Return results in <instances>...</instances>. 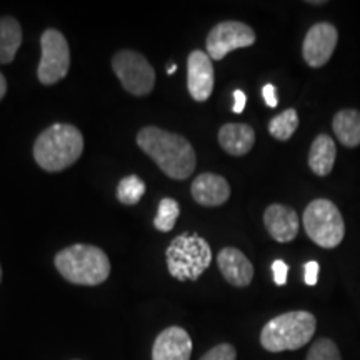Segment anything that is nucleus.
<instances>
[{
	"label": "nucleus",
	"mask_w": 360,
	"mask_h": 360,
	"mask_svg": "<svg viewBox=\"0 0 360 360\" xmlns=\"http://www.w3.org/2000/svg\"><path fill=\"white\" fill-rule=\"evenodd\" d=\"M56 269L62 277L75 285L96 287L110 276V260L96 245L75 244L65 247L53 259Z\"/></svg>",
	"instance_id": "3"
},
{
	"label": "nucleus",
	"mask_w": 360,
	"mask_h": 360,
	"mask_svg": "<svg viewBox=\"0 0 360 360\" xmlns=\"http://www.w3.org/2000/svg\"><path fill=\"white\" fill-rule=\"evenodd\" d=\"M304 227L310 240L322 249H335L344 240L345 224L334 202L317 199L305 207Z\"/></svg>",
	"instance_id": "6"
},
{
	"label": "nucleus",
	"mask_w": 360,
	"mask_h": 360,
	"mask_svg": "<svg viewBox=\"0 0 360 360\" xmlns=\"http://www.w3.org/2000/svg\"><path fill=\"white\" fill-rule=\"evenodd\" d=\"M233 114H242V112H244V109H245V102H247V97H245V94L242 92V90H236V92H233Z\"/></svg>",
	"instance_id": "28"
},
{
	"label": "nucleus",
	"mask_w": 360,
	"mask_h": 360,
	"mask_svg": "<svg viewBox=\"0 0 360 360\" xmlns=\"http://www.w3.org/2000/svg\"><path fill=\"white\" fill-rule=\"evenodd\" d=\"M169 274L180 282L199 281L212 262L209 242L197 233H180L165 250Z\"/></svg>",
	"instance_id": "5"
},
{
	"label": "nucleus",
	"mask_w": 360,
	"mask_h": 360,
	"mask_svg": "<svg viewBox=\"0 0 360 360\" xmlns=\"http://www.w3.org/2000/svg\"><path fill=\"white\" fill-rule=\"evenodd\" d=\"M175 70H177V65H175V64H174V65H170L169 69H167V74H169V75H174V74H175Z\"/></svg>",
	"instance_id": "31"
},
{
	"label": "nucleus",
	"mask_w": 360,
	"mask_h": 360,
	"mask_svg": "<svg viewBox=\"0 0 360 360\" xmlns=\"http://www.w3.org/2000/svg\"><path fill=\"white\" fill-rule=\"evenodd\" d=\"M137 146L170 179L186 180L195 170V150L182 135L159 127H143L137 134Z\"/></svg>",
	"instance_id": "1"
},
{
	"label": "nucleus",
	"mask_w": 360,
	"mask_h": 360,
	"mask_svg": "<svg viewBox=\"0 0 360 360\" xmlns=\"http://www.w3.org/2000/svg\"><path fill=\"white\" fill-rule=\"evenodd\" d=\"M192 339L186 328L172 326L155 337L152 360H191Z\"/></svg>",
	"instance_id": "12"
},
{
	"label": "nucleus",
	"mask_w": 360,
	"mask_h": 360,
	"mask_svg": "<svg viewBox=\"0 0 360 360\" xmlns=\"http://www.w3.org/2000/svg\"><path fill=\"white\" fill-rule=\"evenodd\" d=\"M305 283L310 287H314L315 283H317L319 281V272H321V265H319V262H315V260H310V262L305 264Z\"/></svg>",
	"instance_id": "26"
},
{
	"label": "nucleus",
	"mask_w": 360,
	"mask_h": 360,
	"mask_svg": "<svg viewBox=\"0 0 360 360\" xmlns=\"http://www.w3.org/2000/svg\"><path fill=\"white\" fill-rule=\"evenodd\" d=\"M305 360H342L340 350L335 345V342L330 339H319L312 344V347L309 349L307 359Z\"/></svg>",
	"instance_id": "23"
},
{
	"label": "nucleus",
	"mask_w": 360,
	"mask_h": 360,
	"mask_svg": "<svg viewBox=\"0 0 360 360\" xmlns=\"http://www.w3.org/2000/svg\"><path fill=\"white\" fill-rule=\"evenodd\" d=\"M337 42H339V32L335 27L328 22H319L310 27L304 39V60L314 69L326 65L335 51Z\"/></svg>",
	"instance_id": "10"
},
{
	"label": "nucleus",
	"mask_w": 360,
	"mask_h": 360,
	"mask_svg": "<svg viewBox=\"0 0 360 360\" xmlns=\"http://www.w3.org/2000/svg\"><path fill=\"white\" fill-rule=\"evenodd\" d=\"M212 58L204 51H193L187 58V89L193 101L205 102L214 92Z\"/></svg>",
	"instance_id": "11"
},
{
	"label": "nucleus",
	"mask_w": 360,
	"mask_h": 360,
	"mask_svg": "<svg viewBox=\"0 0 360 360\" xmlns=\"http://www.w3.org/2000/svg\"><path fill=\"white\" fill-rule=\"evenodd\" d=\"M272 272H274V281H276L277 285H285L289 267H287V264L283 262V260H274Z\"/></svg>",
	"instance_id": "25"
},
{
	"label": "nucleus",
	"mask_w": 360,
	"mask_h": 360,
	"mask_svg": "<svg viewBox=\"0 0 360 360\" xmlns=\"http://www.w3.org/2000/svg\"><path fill=\"white\" fill-rule=\"evenodd\" d=\"M180 215V207L179 202L165 197L159 202V209H157V215L154 219V225L157 231L160 232H170L175 227Z\"/></svg>",
	"instance_id": "22"
},
{
	"label": "nucleus",
	"mask_w": 360,
	"mask_h": 360,
	"mask_svg": "<svg viewBox=\"0 0 360 360\" xmlns=\"http://www.w3.org/2000/svg\"><path fill=\"white\" fill-rule=\"evenodd\" d=\"M264 224L270 237L281 244L294 240L300 227L299 215L295 210L282 204H272L265 209Z\"/></svg>",
	"instance_id": "14"
},
{
	"label": "nucleus",
	"mask_w": 360,
	"mask_h": 360,
	"mask_svg": "<svg viewBox=\"0 0 360 360\" xmlns=\"http://www.w3.org/2000/svg\"><path fill=\"white\" fill-rule=\"evenodd\" d=\"M200 360H237V350L232 344H219L202 355Z\"/></svg>",
	"instance_id": "24"
},
{
	"label": "nucleus",
	"mask_w": 360,
	"mask_h": 360,
	"mask_svg": "<svg viewBox=\"0 0 360 360\" xmlns=\"http://www.w3.org/2000/svg\"><path fill=\"white\" fill-rule=\"evenodd\" d=\"M255 32L244 22H220L207 35V53L212 60L222 58L237 49L250 47L255 42Z\"/></svg>",
	"instance_id": "9"
},
{
	"label": "nucleus",
	"mask_w": 360,
	"mask_h": 360,
	"mask_svg": "<svg viewBox=\"0 0 360 360\" xmlns=\"http://www.w3.org/2000/svg\"><path fill=\"white\" fill-rule=\"evenodd\" d=\"M317 321L305 310H292L270 319L260 332V344L269 352H285L307 345L315 334Z\"/></svg>",
	"instance_id": "4"
},
{
	"label": "nucleus",
	"mask_w": 360,
	"mask_h": 360,
	"mask_svg": "<svg viewBox=\"0 0 360 360\" xmlns=\"http://www.w3.org/2000/svg\"><path fill=\"white\" fill-rule=\"evenodd\" d=\"M6 94H7V80L4 77L2 72H0V101L6 97Z\"/></svg>",
	"instance_id": "29"
},
{
	"label": "nucleus",
	"mask_w": 360,
	"mask_h": 360,
	"mask_svg": "<svg viewBox=\"0 0 360 360\" xmlns=\"http://www.w3.org/2000/svg\"><path fill=\"white\" fill-rule=\"evenodd\" d=\"M262 96H264V98H265V103H267L269 107H277V103H278V101H277V94H276V87H274L272 84H267L265 85V87L262 89Z\"/></svg>",
	"instance_id": "27"
},
{
	"label": "nucleus",
	"mask_w": 360,
	"mask_h": 360,
	"mask_svg": "<svg viewBox=\"0 0 360 360\" xmlns=\"http://www.w3.org/2000/svg\"><path fill=\"white\" fill-rule=\"evenodd\" d=\"M337 157L335 142L330 135L321 134L315 137L309 152V167L319 177H326L332 172Z\"/></svg>",
	"instance_id": "17"
},
{
	"label": "nucleus",
	"mask_w": 360,
	"mask_h": 360,
	"mask_svg": "<svg viewBox=\"0 0 360 360\" xmlns=\"http://www.w3.org/2000/svg\"><path fill=\"white\" fill-rule=\"evenodd\" d=\"M219 270L222 272L225 281L231 285L244 289L249 287L252 278H254V265L245 257L244 252L236 247H225L217 255Z\"/></svg>",
	"instance_id": "13"
},
{
	"label": "nucleus",
	"mask_w": 360,
	"mask_h": 360,
	"mask_svg": "<svg viewBox=\"0 0 360 360\" xmlns=\"http://www.w3.org/2000/svg\"><path fill=\"white\" fill-rule=\"evenodd\" d=\"M219 143L227 154L242 157L254 147L255 132L247 124H225L219 130Z\"/></svg>",
	"instance_id": "16"
},
{
	"label": "nucleus",
	"mask_w": 360,
	"mask_h": 360,
	"mask_svg": "<svg viewBox=\"0 0 360 360\" xmlns=\"http://www.w3.org/2000/svg\"><path fill=\"white\" fill-rule=\"evenodd\" d=\"M299 127V115L294 109L283 110L269 122V132L277 141H289Z\"/></svg>",
	"instance_id": "20"
},
{
	"label": "nucleus",
	"mask_w": 360,
	"mask_h": 360,
	"mask_svg": "<svg viewBox=\"0 0 360 360\" xmlns=\"http://www.w3.org/2000/svg\"><path fill=\"white\" fill-rule=\"evenodd\" d=\"M84 135L75 125L53 124L34 143V159L45 172H62L80 159Z\"/></svg>",
	"instance_id": "2"
},
{
	"label": "nucleus",
	"mask_w": 360,
	"mask_h": 360,
	"mask_svg": "<svg viewBox=\"0 0 360 360\" xmlns=\"http://www.w3.org/2000/svg\"><path fill=\"white\" fill-rule=\"evenodd\" d=\"M0 282H2V265H0Z\"/></svg>",
	"instance_id": "32"
},
{
	"label": "nucleus",
	"mask_w": 360,
	"mask_h": 360,
	"mask_svg": "<svg viewBox=\"0 0 360 360\" xmlns=\"http://www.w3.org/2000/svg\"><path fill=\"white\" fill-rule=\"evenodd\" d=\"M112 69L122 87L137 97L148 96L155 87V70L142 53L120 51L112 57Z\"/></svg>",
	"instance_id": "7"
},
{
	"label": "nucleus",
	"mask_w": 360,
	"mask_h": 360,
	"mask_svg": "<svg viewBox=\"0 0 360 360\" xmlns=\"http://www.w3.org/2000/svg\"><path fill=\"white\" fill-rule=\"evenodd\" d=\"M307 4H310V6H323V0H312V2H307Z\"/></svg>",
	"instance_id": "30"
},
{
	"label": "nucleus",
	"mask_w": 360,
	"mask_h": 360,
	"mask_svg": "<svg viewBox=\"0 0 360 360\" xmlns=\"http://www.w3.org/2000/svg\"><path fill=\"white\" fill-rule=\"evenodd\" d=\"M42 57L37 69L40 84L53 85L65 79L70 67V49L64 34L56 29H47L40 37Z\"/></svg>",
	"instance_id": "8"
},
{
	"label": "nucleus",
	"mask_w": 360,
	"mask_h": 360,
	"mask_svg": "<svg viewBox=\"0 0 360 360\" xmlns=\"http://www.w3.org/2000/svg\"><path fill=\"white\" fill-rule=\"evenodd\" d=\"M22 45V27L13 17H0V64H12Z\"/></svg>",
	"instance_id": "18"
},
{
	"label": "nucleus",
	"mask_w": 360,
	"mask_h": 360,
	"mask_svg": "<svg viewBox=\"0 0 360 360\" xmlns=\"http://www.w3.org/2000/svg\"><path fill=\"white\" fill-rule=\"evenodd\" d=\"M146 193V184L137 175H129L119 182L117 187V199L124 205H135Z\"/></svg>",
	"instance_id": "21"
},
{
	"label": "nucleus",
	"mask_w": 360,
	"mask_h": 360,
	"mask_svg": "<svg viewBox=\"0 0 360 360\" xmlns=\"http://www.w3.org/2000/svg\"><path fill=\"white\" fill-rule=\"evenodd\" d=\"M332 129L337 139L345 147L360 146V112L354 109H345L337 112L332 122Z\"/></svg>",
	"instance_id": "19"
},
{
	"label": "nucleus",
	"mask_w": 360,
	"mask_h": 360,
	"mask_svg": "<svg viewBox=\"0 0 360 360\" xmlns=\"http://www.w3.org/2000/svg\"><path fill=\"white\" fill-rule=\"evenodd\" d=\"M192 197L202 207H219L231 197V186L222 175L200 174L192 182Z\"/></svg>",
	"instance_id": "15"
}]
</instances>
